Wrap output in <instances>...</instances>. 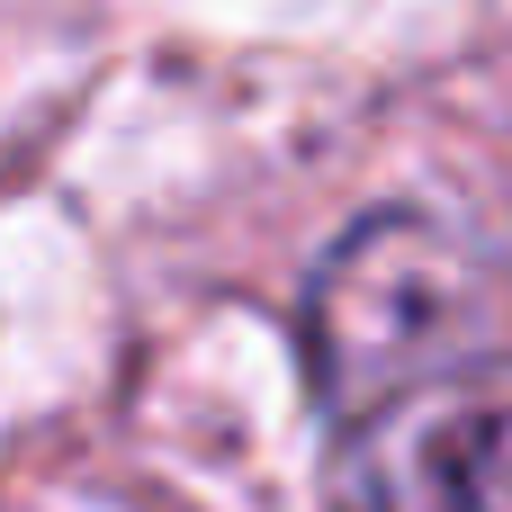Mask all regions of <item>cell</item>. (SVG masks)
Listing matches in <instances>:
<instances>
[{"label": "cell", "mask_w": 512, "mask_h": 512, "mask_svg": "<svg viewBox=\"0 0 512 512\" xmlns=\"http://www.w3.org/2000/svg\"><path fill=\"white\" fill-rule=\"evenodd\" d=\"M297 342L315 405L351 423L414 387L486 378L495 360H512V279L459 225L378 207L315 261Z\"/></svg>", "instance_id": "cell-1"}, {"label": "cell", "mask_w": 512, "mask_h": 512, "mask_svg": "<svg viewBox=\"0 0 512 512\" xmlns=\"http://www.w3.org/2000/svg\"><path fill=\"white\" fill-rule=\"evenodd\" d=\"M333 512H512V396H486L477 378L414 387L396 405H369L342 423Z\"/></svg>", "instance_id": "cell-2"}]
</instances>
